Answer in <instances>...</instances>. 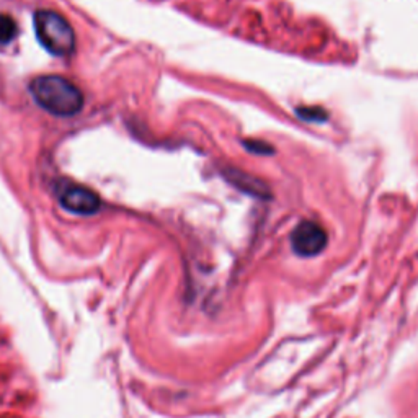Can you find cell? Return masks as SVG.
<instances>
[{"label": "cell", "mask_w": 418, "mask_h": 418, "mask_svg": "<svg viewBox=\"0 0 418 418\" xmlns=\"http://www.w3.org/2000/svg\"><path fill=\"white\" fill-rule=\"evenodd\" d=\"M30 93L35 102L54 117H74L83 107L82 92L61 76H40L31 80Z\"/></svg>", "instance_id": "obj_1"}, {"label": "cell", "mask_w": 418, "mask_h": 418, "mask_svg": "<svg viewBox=\"0 0 418 418\" xmlns=\"http://www.w3.org/2000/svg\"><path fill=\"white\" fill-rule=\"evenodd\" d=\"M40 44L52 56L66 57L76 48V35L71 23L52 10H38L33 17Z\"/></svg>", "instance_id": "obj_2"}, {"label": "cell", "mask_w": 418, "mask_h": 418, "mask_svg": "<svg viewBox=\"0 0 418 418\" xmlns=\"http://www.w3.org/2000/svg\"><path fill=\"white\" fill-rule=\"evenodd\" d=\"M56 196L66 211L78 214V216H92L102 209L100 196L77 183L59 181L56 185Z\"/></svg>", "instance_id": "obj_3"}, {"label": "cell", "mask_w": 418, "mask_h": 418, "mask_svg": "<svg viewBox=\"0 0 418 418\" xmlns=\"http://www.w3.org/2000/svg\"><path fill=\"white\" fill-rule=\"evenodd\" d=\"M326 229L314 221H302L291 234L292 250L299 257H316L327 247Z\"/></svg>", "instance_id": "obj_4"}, {"label": "cell", "mask_w": 418, "mask_h": 418, "mask_svg": "<svg viewBox=\"0 0 418 418\" xmlns=\"http://www.w3.org/2000/svg\"><path fill=\"white\" fill-rule=\"evenodd\" d=\"M224 179H226L232 186L237 188L245 195L255 196V198H268L270 196V186L258 177H253L247 172L239 169H229L224 170Z\"/></svg>", "instance_id": "obj_5"}, {"label": "cell", "mask_w": 418, "mask_h": 418, "mask_svg": "<svg viewBox=\"0 0 418 418\" xmlns=\"http://www.w3.org/2000/svg\"><path fill=\"white\" fill-rule=\"evenodd\" d=\"M18 33L17 22L7 13H0V46L12 43Z\"/></svg>", "instance_id": "obj_6"}, {"label": "cell", "mask_w": 418, "mask_h": 418, "mask_svg": "<svg viewBox=\"0 0 418 418\" xmlns=\"http://www.w3.org/2000/svg\"><path fill=\"white\" fill-rule=\"evenodd\" d=\"M297 114H299L301 118L307 119V121H326L327 119V113L326 109L322 108H299L297 109Z\"/></svg>", "instance_id": "obj_7"}, {"label": "cell", "mask_w": 418, "mask_h": 418, "mask_svg": "<svg viewBox=\"0 0 418 418\" xmlns=\"http://www.w3.org/2000/svg\"><path fill=\"white\" fill-rule=\"evenodd\" d=\"M245 148H247L250 153L255 154H273V148L268 144L261 143V141H252V143H244Z\"/></svg>", "instance_id": "obj_8"}]
</instances>
